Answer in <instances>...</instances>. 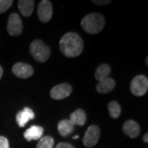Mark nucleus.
Segmentation results:
<instances>
[{"label":"nucleus","instance_id":"nucleus-22","mask_svg":"<svg viewBox=\"0 0 148 148\" xmlns=\"http://www.w3.org/2000/svg\"><path fill=\"white\" fill-rule=\"evenodd\" d=\"M55 148H75V147H74L73 145H71V144H69V143H58Z\"/></svg>","mask_w":148,"mask_h":148},{"label":"nucleus","instance_id":"nucleus-6","mask_svg":"<svg viewBox=\"0 0 148 148\" xmlns=\"http://www.w3.org/2000/svg\"><path fill=\"white\" fill-rule=\"evenodd\" d=\"M101 135V130L98 126L96 125H91L87 128L86 132L85 133L83 138V144L86 147H92L96 145L100 139Z\"/></svg>","mask_w":148,"mask_h":148},{"label":"nucleus","instance_id":"nucleus-14","mask_svg":"<svg viewBox=\"0 0 148 148\" xmlns=\"http://www.w3.org/2000/svg\"><path fill=\"white\" fill-rule=\"evenodd\" d=\"M58 131L62 137H68L74 131V124L69 119H63L58 123Z\"/></svg>","mask_w":148,"mask_h":148},{"label":"nucleus","instance_id":"nucleus-19","mask_svg":"<svg viewBox=\"0 0 148 148\" xmlns=\"http://www.w3.org/2000/svg\"><path fill=\"white\" fill-rule=\"evenodd\" d=\"M54 141L52 137L45 136L40 139V142L37 144L36 148H53Z\"/></svg>","mask_w":148,"mask_h":148},{"label":"nucleus","instance_id":"nucleus-5","mask_svg":"<svg viewBox=\"0 0 148 148\" xmlns=\"http://www.w3.org/2000/svg\"><path fill=\"white\" fill-rule=\"evenodd\" d=\"M7 30L9 35L12 36H19L23 31V25L20 16L17 13H12L7 24Z\"/></svg>","mask_w":148,"mask_h":148},{"label":"nucleus","instance_id":"nucleus-10","mask_svg":"<svg viewBox=\"0 0 148 148\" xmlns=\"http://www.w3.org/2000/svg\"><path fill=\"white\" fill-rule=\"evenodd\" d=\"M35 119V114L31 108L25 107L16 115V120L19 127H23L28 122Z\"/></svg>","mask_w":148,"mask_h":148},{"label":"nucleus","instance_id":"nucleus-7","mask_svg":"<svg viewBox=\"0 0 148 148\" xmlns=\"http://www.w3.org/2000/svg\"><path fill=\"white\" fill-rule=\"evenodd\" d=\"M72 90V86L68 83L57 85L50 90V96L54 100H63L70 95Z\"/></svg>","mask_w":148,"mask_h":148},{"label":"nucleus","instance_id":"nucleus-23","mask_svg":"<svg viewBox=\"0 0 148 148\" xmlns=\"http://www.w3.org/2000/svg\"><path fill=\"white\" fill-rule=\"evenodd\" d=\"M92 3H95L96 5H100V6H104V5H107V4H109V3H110L111 1H106V0H104V1H95V0H93L92 1Z\"/></svg>","mask_w":148,"mask_h":148},{"label":"nucleus","instance_id":"nucleus-24","mask_svg":"<svg viewBox=\"0 0 148 148\" xmlns=\"http://www.w3.org/2000/svg\"><path fill=\"white\" fill-rule=\"evenodd\" d=\"M147 138H148V134L147 133H146V134L143 136V141H144V142H145L146 143H148Z\"/></svg>","mask_w":148,"mask_h":148},{"label":"nucleus","instance_id":"nucleus-11","mask_svg":"<svg viewBox=\"0 0 148 148\" xmlns=\"http://www.w3.org/2000/svg\"><path fill=\"white\" fill-rule=\"evenodd\" d=\"M123 131L127 137L135 138L140 133V127L138 123L134 120H127L123 125Z\"/></svg>","mask_w":148,"mask_h":148},{"label":"nucleus","instance_id":"nucleus-25","mask_svg":"<svg viewBox=\"0 0 148 148\" xmlns=\"http://www.w3.org/2000/svg\"><path fill=\"white\" fill-rule=\"evenodd\" d=\"M3 73V68H2V67L0 66V79L2 78Z\"/></svg>","mask_w":148,"mask_h":148},{"label":"nucleus","instance_id":"nucleus-8","mask_svg":"<svg viewBox=\"0 0 148 148\" xmlns=\"http://www.w3.org/2000/svg\"><path fill=\"white\" fill-rule=\"evenodd\" d=\"M37 13H38L39 19L40 21L42 22H48L51 19L52 14H53V8H52L51 3L48 0L41 1L38 6Z\"/></svg>","mask_w":148,"mask_h":148},{"label":"nucleus","instance_id":"nucleus-16","mask_svg":"<svg viewBox=\"0 0 148 148\" xmlns=\"http://www.w3.org/2000/svg\"><path fill=\"white\" fill-rule=\"evenodd\" d=\"M69 120L72 122L74 125L83 126L86 123V113L82 109H77L70 114V119Z\"/></svg>","mask_w":148,"mask_h":148},{"label":"nucleus","instance_id":"nucleus-4","mask_svg":"<svg viewBox=\"0 0 148 148\" xmlns=\"http://www.w3.org/2000/svg\"><path fill=\"white\" fill-rule=\"evenodd\" d=\"M131 92L136 96H143L148 90V79L144 75L136 76L130 84Z\"/></svg>","mask_w":148,"mask_h":148},{"label":"nucleus","instance_id":"nucleus-13","mask_svg":"<svg viewBox=\"0 0 148 148\" xmlns=\"http://www.w3.org/2000/svg\"><path fill=\"white\" fill-rule=\"evenodd\" d=\"M114 87H115V81L113 78L108 77L103 81L99 82V83L96 86V90L101 94H106L112 91Z\"/></svg>","mask_w":148,"mask_h":148},{"label":"nucleus","instance_id":"nucleus-21","mask_svg":"<svg viewBox=\"0 0 148 148\" xmlns=\"http://www.w3.org/2000/svg\"><path fill=\"white\" fill-rule=\"evenodd\" d=\"M0 148H10L8 140L3 136H0Z\"/></svg>","mask_w":148,"mask_h":148},{"label":"nucleus","instance_id":"nucleus-26","mask_svg":"<svg viewBox=\"0 0 148 148\" xmlns=\"http://www.w3.org/2000/svg\"><path fill=\"white\" fill-rule=\"evenodd\" d=\"M78 138H79V137H78L77 135H76V136H74L73 137V139H77Z\"/></svg>","mask_w":148,"mask_h":148},{"label":"nucleus","instance_id":"nucleus-17","mask_svg":"<svg viewBox=\"0 0 148 148\" xmlns=\"http://www.w3.org/2000/svg\"><path fill=\"white\" fill-rule=\"evenodd\" d=\"M110 72L111 69L110 67V65L106 64H101V65H100L97 68L96 71H95V79L97 80V81H99V82L106 79V78L109 77V75L110 74Z\"/></svg>","mask_w":148,"mask_h":148},{"label":"nucleus","instance_id":"nucleus-9","mask_svg":"<svg viewBox=\"0 0 148 148\" xmlns=\"http://www.w3.org/2000/svg\"><path fill=\"white\" fill-rule=\"evenodd\" d=\"M12 73L20 78L31 77L34 73V69L30 64L25 63H16L12 67Z\"/></svg>","mask_w":148,"mask_h":148},{"label":"nucleus","instance_id":"nucleus-3","mask_svg":"<svg viewBox=\"0 0 148 148\" xmlns=\"http://www.w3.org/2000/svg\"><path fill=\"white\" fill-rule=\"evenodd\" d=\"M30 52L35 59L40 63H45L50 56V49L40 40L32 41L30 45Z\"/></svg>","mask_w":148,"mask_h":148},{"label":"nucleus","instance_id":"nucleus-20","mask_svg":"<svg viewBox=\"0 0 148 148\" xmlns=\"http://www.w3.org/2000/svg\"><path fill=\"white\" fill-rule=\"evenodd\" d=\"M12 0H0V13H3L9 9L12 5Z\"/></svg>","mask_w":148,"mask_h":148},{"label":"nucleus","instance_id":"nucleus-12","mask_svg":"<svg viewBox=\"0 0 148 148\" xmlns=\"http://www.w3.org/2000/svg\"><path fill=\"white\" fill-rule=\"evenodd\" d=\"M44 133V128L40 126L33 125L24 132V138L28 142L32 140H40Z\"/></svg>","mask_w":148,"mask_h":148},{"label":"nucleus","instance_id":"nucleus-1","mask_svg":"<svg viewBox=\"0 0 148 148\" xmlns=\"http://www.w3.org/2000/svg\"><path fill=\"white\" fill-rule=\"evenodd\" d=\"M59 46L62 53L66 57L74 58L82 53L84 43L78 34L75 32L66 33L59 41Z\"/></svg>","mask_w":148,"mask_h":148},{"label":"nucleus","instance_id":"nucleus-2","mask_svg":"<svg viewBox=\"0 0 148 148\" xmlns=\"http://www.w3.org/2000/svg\"><path fill=\"white\" fill-rule=\"evenodd\" d=\"M106 25L104 16L99 13H90L83 17L81 26L85 32L89 34H97L101 32Z\"/></svg>","mask_w":148,"mask_h":148},{"label":"nucleus","instance_id":"nucleus-18","mask_svg":"<svg viewBox=\"0 0 148 148\" xmlns=\"http://www.w3.org/2000/svg\"><path fill=\"white\" fill-rule=\"evenodd\" d=\"M108 110L110 116L113 119H117L120 116L121 114V107L119 104L116 101H110L108 104Z\"/></svg>","mask_w":148,"mask_h":148},{"label":"nucleus","instance_id":"nucleus-15","mask_svg":"<svg viewBox=\"0 0 148 148\" xmlns=\"http://www.w3.org/2000/svg\"><path fill=\"white\" fill-rule=\"evenodd\" d=\"M35 2L32 0H20L18 2V8L24 16H30L34 11Z\"/></svg>","mask_w":148,"mask_h":148}]
</instances>
